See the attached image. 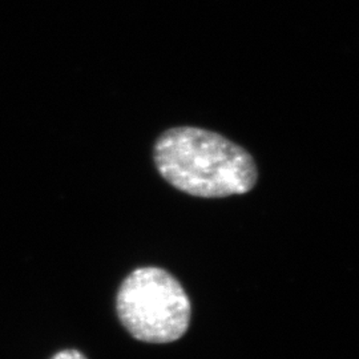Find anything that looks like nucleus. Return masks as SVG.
I'll return each instance as SVG.
<instances>
[{
	"instance_id": "1",
	"label": "nucleus",
	"mask_w": 359,
	"mask_h": 359,
	"mask_svg": "<svg viewBox=\"0 0 359 359\" xmlns=\"http://www.w3.org/2000/svg\"><path fill=\"white\" fill-rule=\"evenodd\" d=\"M154 163L176 189L203 198L244 194L258 177L256 163L243 147L196 127L165 130L154 144Z\"/></svg>"
},
{
	"instance_id": "2",
	"label": "nucleus",
	"mask_w": 359,
	"mask_h": 359,
	"mask_svg": "<svg viewBox=\"0 0 359 359\" xmlns=\"http://www.w3.org/2000/svg\"><path fill=\"white\" fill-rule=\"evenodd\" d=\"M117 316L129 334L147 344H169L187 333L191 301L167 270L147 266L133 270L116 298Z\"/></svg>"
},
{
	"instance_id": "3",
	"label": "nucleus",
	"mask_w": 359,
	"mask_h": 359,
	"mask_svg": "<svg viewBox=\"0 0 359 359\" xmlns=\"http://www.w3.org/2000/svg\"><path fill=\"white\" fill-rule=\"evenodd\" d=\"M51 359H87V357L77 350H63L56 353Z\"/></svg>"
}]
</instances>
